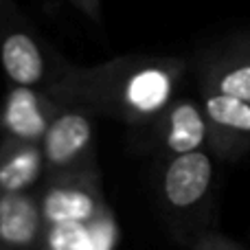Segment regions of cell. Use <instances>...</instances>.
Here are the masks:
<instances>
[{"mask_svg": "<svg viewBox=\"0 0 250 250\" xmlns=\"http://www.w3.org/2000/svg\"><path fill=\"white\" fill-rule=\"evenodd\" d=\"M189 62L173 55H119L95 66L68 62L48 95L95 117L127 125L151 123L178 95Z\"/></svg>", "mask_w": 250, "mask_h": 250, "instance_id": "1", "label": "cell"}, {"mask_svg": "<svg viewBox=\"0 0 250 250\" xmlns=\"http://www.w3.org/2000/svg\"><path fill=\"white\" fill-rule=\"evenodd\" d=\"M44 226L73 220H97L112 211L99 169L44 178L38 187Z\"/></svg>", "mask_w": 250, "mask_h": 250, "instance_id": "5", "label": "cell"}, {"mask_svg": "<svg viewBox=\"0 0 250 250\" xmlns=\"http://www.w3.org/2000/svg\"><path fill=\"white\" fill-rule=\"evenodd\" d=\"M215 167L207 149L165 156L158 171V200L176 230H187L208 211Z\"/></svg>", "mask_w": 250, "mask_h": 250, "instance_id": "3", "label": "cell"}, {"mask_svg": "<svg viewBox=\"0 0 250 250\" xmlns=\"http://www.w3.org/2000/svg\"><path fill=\"white\" fill-rule=\"evenodd\" d=\"M147 127L151 143L163 158L208 149V125L200 97L176 95Z\"/></svg>", "mask_w": 250, "mask_h": 250, "instance_id": "7", "label": "cell"}, {"mask_svg": "<svg viewBox=\"0 0 250 250\" xmlns=\"http://www.w3.org/2000/svg\"><path fill=\"white\" fill-rule=\"evenodd\" d=\"M200 90L250 101V33H235L211 44L195 62Z\"/></svg>", "mask_w": 250, "mask_h": 250, "instance_id": "6", "label": "cell"}, {"mask_svg": "<svg viewBox=\"0 0 250 250\" xmlns=\"http://www.w3.org/2000/svg\"><path fill=\"white\" fill-rule=\"evenodd\" d=\"M0 7H2V0H0Z\"/></svg>", "mask_w": 250, "mask_h": 250, "instance_id": "15", "label": "cell"}, {"mask_svg": "<svg viewBox=\"0 0 250 250\" xmlns=\"http://www.w3.org/2000/svg\"><path fill=\"white\" fill-rule=\"evenodd\" d=\"M121 229L114 211L97 220H73L44 226L40 250H114Z\"/></svg>", "mask_w": 250, "mask_h": 250, "instance_id": "11", "label": "cell"}, {"mask_svg": "<svg viewBox=\"0 0 250 250\" xmlns=\"http://www.w3.org/2000/svg\"><path fill=\"white\" fill-rule=\"evenodd\" d=\"M40 147L46 178L99 169L95 114L77 105H62L44 132Z\"/></svg>", "mask_w": 250, "mask_h": 250, "instance_id": "4", "label": "cell"}, {"mask_svg": "<svg viewBox=\"0 0 250 250\" xmlns=\"http://www.w3.org/2000/svg\"><path fill=\"white\" fill-rule=\"evenodd\" d=\"M60 108L46 90L9 83L0 105V136L40 143Z\"/></svg>", "mask_w": 250, "mask_h": 250, "instance_id": "9", "label": "cell"}, {"mask_svg": "<svg viewBox=\"0 0 250 250\" xmlns=\"http://www.w3.org/2000/svg\"><path fill=\"white\" fill-rule=\"evenodd\" d=\"M208 125V149L222 160H237L250 151V101L213 90H200Z\"/></svg>", "mask_w": 250, "mask_h": 250, "instance_id": "8", "label": "cell"}, {"mask_svg": "<svg viewBox=\"0 0 250 250\" xmlns=\"http://www.w3.org/2000/svg\"><path fill=\"white\" fill-rule=\"evenodd\" d=\"M0 64L9 83L51 90L68 60L48 46L24 20L13 0L0 7Z\"/></svg>", "mask_w": 250, "mask_h": 250, "instance_id": "2", "label": "cell"}, {"mask_svg": "<svg viewBox=\"0 0 250 250\" xmlns=\"http://www.w3.org/2000/svg\"><path fill=\"white\" fill-rule=\"evenodd\" d=\"M189 250H246V248H244L237 239L229 237V235H224V233L204 230V233L195 235Z\"/></svg>", "mask_w": 250, "mask_h": 250, "instance_id": "13", "label": "cell"}, {"mask_svg": "<svg viewBox=\"0 0 250 250\" xmlns=\"http://www.w3.org/2000/svg\"><path fill=\"white\" fill-rule=\"evenodd\" d=\"M44 178L46 171L40 143L0 136V193L38 191Z\"/></svg>", "mask_w": 250, "mask_h": 250, "instance_id": "12", "label": "cell"}, {"mask_svg": "<svg viewBox=\"0 0 250 250\" xmlns=\"http://www.w3.org/2000/svg\"><path fill=\"white\" fill-rule=\"evenodd\" d=\"M73 7H77L86 18H90L92 22L101 20V0H70Z\"/></svg>", "mask_w": 250, "mask_h": 250, "instance_id": "14", "label": "cell"}, {"mask_svg": "<svg viewBox=\"0 0 250 250\" xmlns=\"http://www.w3.org/2000/svg\"><path fill=\"white\" fill-rule=\"evenodd\" d=\"M44 215L38 191L0 193V250H40Z\"/></svg>", "mask_w": 250, "mask_h": 250, "instance_id": "10", "label": "cell"}]
</instances>
